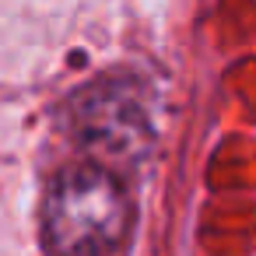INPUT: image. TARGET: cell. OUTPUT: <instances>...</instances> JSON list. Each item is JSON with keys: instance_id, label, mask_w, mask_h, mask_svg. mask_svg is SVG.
I'll return each instance as SVG.
<instances>
[{"instance_id": "cell-1", "label": "cell", "mask_w": 256, "mask_h": 256, "mask_svg": "<svg viewBox=\"0 0 256 256\" xmlns=\"http://www.w3.org/2000/svg\"><path fill=\"white\" fill-rule=\"evenodd\" d=\"M134 221L123 182L102 165L64 168L42 200V238L53 256H106Z\"/></svg>"}]
</instances>
